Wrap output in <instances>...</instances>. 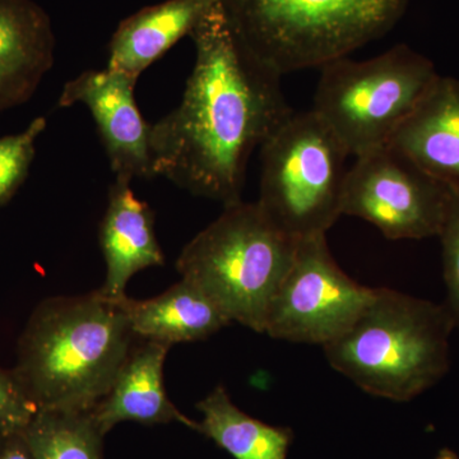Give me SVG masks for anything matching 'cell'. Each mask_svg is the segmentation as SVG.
Here are the masks:
<instances>
[{"instance_id": "6da1fadb", "label": "cell", "mask_w": 459, "mask_h": 459, "mask_svg": "<svg viewBox=\"0 0 459 459\" xmlns=\"http://www.w3.org/2000/svg\"><path fill=\"white\" fill-rule=\"evenodd\" d=\"M189 38L195 62L180 104L150 126L153 177L228 207L243 201L255 148L294 110L282 75L238 44L220 0Z\"/></svg>"}, {"instance_id": "7a4b0ae2", "label": "cell", "mask_w": 459, "mask_h": 459, "mask_svg": "<svg viewBox=\"0 0 459 459\" xmlns=\"http://www.w3.org/2000/svg\"><path fill=\"white\" fill-rule=\"evenodd\" d=\"M124 300L96 290L54 299L39 310L17 377L38 411L91 412L107 397L135 337Z\"/></svg>"}, {"instance_id": "3957f363", "label": "cell", "mask_w": 459, "mask_h": 459, "mask_svg": "<svg viewBox=\"0 0 459 459\" xmlns=\"http://www.w3.org/2000/svg\"><path fill=\"white\" fill-rule=\"evenodd\" d=\"M455 331L446 304L374 287L358 318L323 350L329 365L365 394L409 402L451 370Z\"/></svg>"}, {"instance_id": "277c9868", "label": "cell", "mask_w": 459, "mask_h": 459, "mask_svg": "<svg viewBox=\"0 0 459 459\" xmlns=\"http://www.w3.org/2000/svg\"><path fill=\"white\" fill-rule=\"evenodd\" d=\"M410 0H220L238 44L280 75L322 68L385 35Z\"/></svg>"}, {"instance_id": "5b68a950", "label": "cell", "mask_w": 459, "mask_h": 459, "mask_svg": "<svg viewBox=\"0 0 459 459\" xmlns=\"http://www.w3.org/2000/svg\"><path fill=\"white\" fill-rule=\"evenodd\" d=\"M299 240L277 228L256 204L228 205L181 250V280L204 291L232 322L264 331L265 316Z\"/></svg>"}, {"instance_id": "8992f818", "label": "cell", "mask_w": 459, "mask_h": 459, "mask_svg": "<svg viewBox=\"0 0 459 459\" xmlns=\"http://www.w3.org/2000/svg\"><path fill=\"white\" fill-rule=\"evenodd\" d=\"M320 69L312 110L353 157L389 146L439 75L407 45L362 62L340 57Z\"/></svg>"}, {"instance_id": "52a82bcc", "label": "cell", "mask_w": 459, "mask_h": 459, "mask_svg": "<svg viewBox=\"0 0 459 459\" xmlns=\"http://www.w3.org/2000/svg\"><path fill=\"white\" fill-rule=\"evenodd\" d=\"M256 204L289 237L327 235L342 216L349 151L313 110L292 113L262 144Z\"/></svg>"}, {"instance_id": "ba28073f", "label": "cell", "mask_w": 459, "mask_h": 459, "mask_svg": "<svg viewBox=\"0 0 459 459\" xmlns=\"http://www.w3.org/2000/svg\"><path fill=\"white\" fill-rule=\"evenodd\" d=\"M371 296L373 287L356 282L334 261L327 235L301 238L272 299L263 333L325 346L352 325Z\"/></svg>"}, {"instance_id": "9c48e42d", "label": "cell", "mask_w": 459, "mask_h": 459, "mask_svg": "<svg viewBox=\"0 0 459 459\" xmlns=\"http://www.w3.org/2000/svg\"><path fill=\"white\" fill-rule=\"evenodd\" d=\"M451 186L386 146L355 157L349 168L342 216L376 226L389 240L437 238Z\"/></svg>"}, {"instance_id": "30bf717a", "label": "cell", "mask_w": 459, "mask_h": 459, "mask_svg": "<svg viewBox=\"0 0 459 459\" xmlns=\"http://www.w3.org/2000/svg\"><path fill=\"white\" fill-rule=\"evenodd\" d=\"M137 80L123 72L89 69L68 81L57 105L71 108L82 104L89 108L110 168L117 179L153 177L150 126L142 117L134 98Z\"/></svg>"}, {"instance_id": "8fae6325", "label": "cell", "mask_w": 459, "mask_h": 459, "mask_svg": "<svg viewBox=\"0 0 459 459\" xmlns=\"http://www.w3.org/2000/svg\"><path fill=\"white\" fill-rule=\"evenodd\" d=\"M56 35L35 0H0V111L25 104L54 65Z\"/></svg>"}, {"instance_id": "7c38bea8", "label": "cell", "mask_w": 459, "mask_h": 459, "mask_svg": "<svg viewBox=\"0 0 459 459\" xmlns=\"http://www.w3.org/2000/svg\"><path fill=\"white\" fill-rule=\"evenodd\" d=\"M132 181L117 179L108 192L107 212L100 225V247L107 263V279L99 291L123 301L126 285L135 273L164 265L157 241L155 214L146 202L135 197Z\"/></svg>"}, {"instance_id": "4fadbf2b", "label": "cell", "mask_w": 459, "mask_h": 459, "mask_svg": "<svg viewBox=\"0 0 459 459\" xmlns=\"http://www.w3.org/2000/svg\"><path fill=\"white\" fill-rule=\"evenodd\" d=\"M389 146L435 179L458 186V78L437 75L418 107L394 133Z\"/></svg>"}, {"instance_id": "5bb4252c", "label": "cell", "mask_w": 459, "mask_h": 459, "mask_svg": "<svg viewBox=\"0 0 459 459\" xmlns=\"http://www.w3.org/2000/svg\"><path fill=\"white\" fill-rule=\"evenodd\" d=\"M170 347L151 340L133 347L110 392L91 411L100 433L107 434L124 421H178L197 430V422L184 416L166 394L164 364Z\"/></svg>"}, {"instance_id": "9a60e30c", "label": "cell", "mask_w": 459, "mask_h": 459, "mask_svg": "<svg viewBox=\"0 0 459 459\" xmlns=\"http://www.w3.org/2000/svg\"><path fill=\"white\" fill-rule=\"evenodd\" d=\"M217 0H166L122 21L108 47V68L138 81L148 66L197 26Z\"/></svg>"}, {"instance_id": "2e32d148", "label": "cell", "mask_w": 459, "mask_h": 459, "mask_svg": "<svg viewBox=\"0 0 459 459\" xmlns=\"http://www.w3.org/2000/svg\"><path fill=\"white\" fill-rule=\"evenodd\" d=\"M124 307L135 337L169 346L205 340L231 323L204 291L184 280L148 300L126 298Z\"/></svg>"}, {"instance_id": "e0dca14e", "label": "cell", "mask_w": 459, "mask_h": 459, "mask_svg": "<svg viewBox=\"0 0 459 459\" xmlns=\"http://www.w3.org/2000/svg\"><path fill=\"white\" fill-rule=\"evenodd\" d=\"M197 431L211 437L235 459H287L292 443L289 428L272 427L243 412L223 385L197 404Z\"/></svg>"}, {"instance_id": "ac0fdd59", "label": "cell", "mask_w": 459, "mask_h": 459, "mask_svg": "<svg viewBox=\"0 0 459 459\" xmlns=\"http://www.w3.org/2000/svg\"><path fill=\"white\" fill-rule=\"evenodd\" d=\"M33 459H101V437L91 412L38 411L26 429Z\"/></svg>"}, {"instance_id": "d6986e66", "label": "cell", "mask_w": 459, "mask_h": 459, "mask_svg": "<svg viewBox=\"0 0 459 459\" xmlns=\"http://www.w3.org/2000/svg\"><path fill=\"white\" fill-rule=\"evenodd\" d=\"M44 117H36L25 131L0 138V204H5L29 175L36 142L47 129Z\"/></svg>"}, {"instance_id": "ffe728a7", "label": "cell", "mask_w": 459, "mask_h": 459, "mask_svg": "<svg viewBox=\"0 0 459 459\" xmlns=\"http://www.w3.org/2000/svg\"><path fill=\"white\" fill-rule=\"evenodd\" d=\"M442 244L443 280L446 307L459 332V186H451L448 207L439 235Z\"/></svg>"}, {"instance_id": "44dd1931", "label": "cell", "mask_w": 459, "mask_h": 459, "mask_svg": "<svg viewBox=\"0 0 459 459\" xmlns=\"http://www.w3.org/2000/svg\"><path fill=\"white\" fill-rule=\"evenodd\" d=\"M36 413L38 407L18 380L0 371V435L11 437L25 431Z\"/></svg>"}, {"instance_id": "7402d4cb", "label": "cell", "mask_w": 459, "mask_h": 459, "mask_svg": "<svg viewBox=\"0 0 459 459\" xmlns=\"http://www.w3.org/2000/svg\"><path fill=\"white\" fill-rule=\"evenodd\" d=\"M0 459H33L31 452H30L29 446H9L7 451L3 453Z\"/></svg>"}, {"instance_id": "603a6c76", "label": "cell", "mask_w": 459, "mask_h": 459, "mask_svg": "<svg viewBox=\"0 0 459 459\" xmlns=\"http://www.w3.org/2000/svg\"><path fill=\"white\" fill-rule=\"evenodd\" d=\"M437 459H459L458 455H455V452L451 451V449H443L440 451L439 455H437Z\"/></svg>"}]
</instances>
